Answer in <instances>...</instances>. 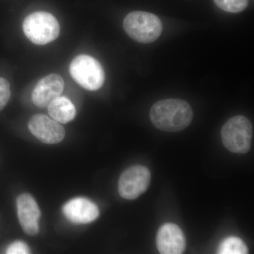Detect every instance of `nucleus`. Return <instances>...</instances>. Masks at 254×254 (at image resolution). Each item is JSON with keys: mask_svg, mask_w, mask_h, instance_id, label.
Masks as SVG:
<instances>
[{"mask_svg": "<svg viewBox=\"0 0 254 254\" xmlns=\"http://www.w3.org/2000/svg\"><path fill=\"white\" fill-rule=\"evenodd\" d=\"M191 107L181 99H165L152 106L150 118L158 129L166 132H177L185 129L193 120Z\"/></svg>", "mask_w": 254, "mask_h": 254, "instance_id": "nucleus-1", "label": "nucleus"}, {"mask_svg": "<svg viewBox=\"0 0 254 254\" xmlns=\"http://www.w3.org/2000/svg\"><path fill=\"white\" fill-rule=\"evenodd\" d=\"M123 26L131 39L143 44L157 41L163 31V24L160 18L146 11L129 13L124 20Z\"/></svg>", "mask_w": 254, "mask_h": 254, "instance_id": "nucleus-2", "label": "nucleus"}, {"mask_svg": "<svg viewBox=\"0 0 254 254\" xmlns=\"http://www.w3.org/2000/svg\"><path fill=\"white\" fill-rule=\"evenodd\" d=\"M222 143L234 153L246 154L252 147L253 127L248 118L242 115L227 120L221 130Z\"/></svg>", "mask_w": 254, "mask_h": 254, "instance_id": "nucleus-3", "label": "nucleus"}, {"mask_svg": "<svg viewBox=\"0 0 254 254\" xmlns=\"http://www.w3.org/2000/svg\"><path fill=\"white\" fill-rule=\"evenodd\" d=\"M23 30L32 43L43 46L58 38L60 26L53 14L46 11H37L25 18Z\"/></svg>", "mask_w": 254, "mask_h": 254, "instance_id": "nucleus-4", "label": "nucleus"}, {"mask_svg": "<svg viewBox=\"0 0 254 254\" xmlns=\"http://www.w3.org/2000/svg\"><path fill=\"white\" fill-rule=\"evenodd\" d=\"M69 72L73 79L88 91H98L105 83L103 66L89 55H81L75 58L70 64Z\"/></svg>", "mask_w": 254, "mask_h": 254, "instance_id": "nucleus-5", "label": "nucleus"}, {"mask_svg": "<svg viewBox=\"0 0 254 254\" xmlns=\"http://www.w3.org/2000/svg\"><path fill=\"white\" fill-rule=\"evenodd\" d=\"M150 182L148 169L135 165L125 170L119 180V193L127 200L136 199L148 190Z\"/></svg>", "mask_w": 254, "mask_h": 254, "instance_id": "nucleus-6", "label": "nucleus"}, {"mask_svg": "<svg viewBox=\"0 0 254 254\" xmlns=\"http://www.w3.org/2000/svg\"><path fill=\"white\" fill-rule=\"evenodd\" d=\"M28 128L33 136L47 144L60 143L65 136V130L60 123L45 115L32 117Z\"/></svg>", "mask_w": 254, "mask_h": 254, "instance_id": "nucleus-7", "label": "nucleus"}, {"mask_svg": "<svg viewBox=\"0 0 254 254\" xmlns=\"http://www.w3.org/2000/svg\"><path fill=\"white\" fill-rule=\"evenodd\" d=\"M156 246L162 254H180L186 248V239L178 225L167 223L159 229Z\"/></svg>", "mask_w": 254, "mask_h": 254, "instance_id": "nucleus-8", "label": "nucleus"}, {"mask_svg": "<svg viewBox=\"0 0 254 254\" xmlns=\"http://www.w3.org/2000/svg\"><path fill=\"white\" fill-rule=\"evenodd\" d=\"M64 88L63 78L52 73L42 78L32 93V100L38 108H47L52 101L60 97Z\"/></svg>", "mask_w": 254, "mask_h": 254, "instance_id": "nucleus-9", "label": "nucleus"}, {"mask_svg": "<svg viewBox=\"0 0 254 254\" xmlns=\"http://www.w3.org/2000/svg\"><path fill=\"white\" fill-rule=\"evenodd\" d=\"M18 218L23 231L29 235H36L39 232L41 210L36 200L28 193H22L16 200Z\"/></svg>", "mask_w": 254, "mask_h": 254, "instance_id": "nucleus-10", "label": "nucleus"}, {"mask_svg": "<svg viewBox=\"0 0 254 254\" xmlns=\"http://www.w3.org/2000/svg\"><path fill=\"white\" fill-rule=\"evenodd\" d=\"M63 213L74 224H88L95 221L100 215L99 209L93 201L78 197L68 200L63 207Z\"/></svg>", "mask_w": 254, "mask_h": 254, "instance_id": "nucleus-11", "label": "nucleus"}, {"mask_svg": "<svg viewBox=\"0 0 254 254\" xmlns=\"http://www.w3.org/2000/svg\"><path fill=\"white\" fill-rule=\"evenodd\" d=\"M51 118L62 124L72 121L76 117V108L71 100L66 97L60 96L52 101L48 106Z\"/></svg>", "mask_w": 254, "mask_h": 254, "instance_id": "nucleus-12", "label": "nucleus"}, {"mask_svg": "<svg viewBox=\"0 0 254 254\" xmlns=\"http://www.w3.org/2000/svg\"><path fill=\"white\" fill-rule=\"evenodd\" d=\"M220 254H246L249 253L247 245L240 238L230 237L222 241L219 247Z\"/></svg>", "mask_w": 254, "mask_h": 254, "instance_id": "nucleus-13", "label": "nucleus"}, {"mask_svg": "<svg viewBox=\"0 0 254 254\" xmlns=\"http://www.w3.org/2000/svg\"><path fill=\"white\" fill-rule=\"evenodd\" d=\"M220 9L230 13L244 11L249 4V0H213Z\"/></svg>", "mask_w": 254, "mask_h": 254, "instance_id": "nucleus-14", "label": "nucleus"}, {"mask_svg": "<svg viewBox=\"0 0 254 254\" xmlns=\"http://www.w3.org/2000/svg\"><path fill=\"white\" fill-rule=\"evenodd\" d=\"M10 96L11 90L9 81L4 78H0V111L7 104Z\"/></svg>", "mask_w": 254, "mask_h": 254, "instance_id": "nucleus-15", "label": "nucleus"}, {"mask_svg": "<svg viewBox=\"0 0 254 254\" xmlns=\"http://www.w3.org/2000/svg\"><path fill=\"white\" fill-rule=\"evenodd\" d=\"M27 245L21 241H16L8 247L6 253L8 254H26L30 253Z\"/></svg>", "mask_w": 254, "mask_h": 254, "instance_id": "nucleus-16", "label": "nucleus"}]
</instances>
